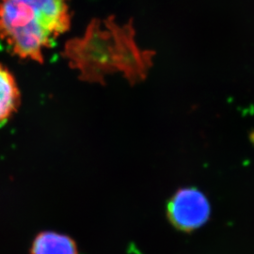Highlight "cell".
<instances>
[{"label": "cell", "instance_id": "1", "mask_svg": "<svg viewBox=\"0 0 254 254\" xmlns=\"http://www.w3.org/2000/svg\"><path fill=\"white\" fill-rule=\"evenodd\" d=\"M135 37L131 23L93 19L83 36L66 43L64 56L86 81L102 83L107 74L121 73L136 83L145 78L152 67L154 52L141 49Z\"/></svg>", "mask_w": 254, "mask_h": 254}, {"label": "cell", "instance_id": "2", "mask_svg": "<svg viewBox=\"0 0 254 254\" xmlns=\"http://www.w3.org/2000/svg\"><path fill=\"white\" fill-rule=\"evenodd\" d=\"M71 26L68 0H0V42L19 59L43 64Z\"/></svg>", "mask_w": 254, "mask_h": 254}, {"label": "cell", "instance_id": "3", "mask_svg": "<svg viewBox=\"0 0 254 254\" xmlns=\"http://www.w3.org/2000/svg\"><path fill=\"white\" fill-rule=\"evenodd\" d=\"M211 215L207 197L195 188H184L176 191L167 205V216L177 230L186 233L203 226Z\"/></svg>", "mask_w": 254, "mask_h": 254}, {"label": "cell", "instance_id": "4", "mask_svg": "<svg viewBox=\"0 0 254 254\" xmlns=\"http://www.w3.org/2000/svg\"><path fill=\"white\" fill-rule=\"evenodd\" d=\"M30 254H78V249L71 236L53 231H44L33 239Z\"/></svg>", "mask_w": 254, "mask_h": 254}, {"label": "cell", "instance_id": "5", "mask_svg": "<svg viewBox=\"0 0 254 254\" xmlns=\"http://www.w3.org/2000/svg\"><path fill=\"white\" fill-rule=\"evenodd\" d=\"M20 101L21 94L13 74L0 64V126L16 112Z\"/></svg>", "mask_w": 254, "mask_h": 254}]
</instances>
